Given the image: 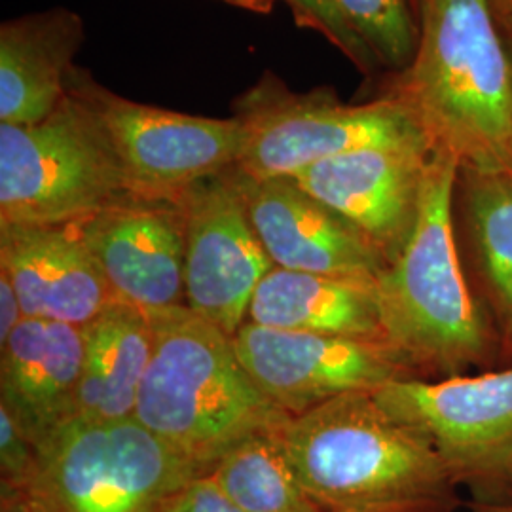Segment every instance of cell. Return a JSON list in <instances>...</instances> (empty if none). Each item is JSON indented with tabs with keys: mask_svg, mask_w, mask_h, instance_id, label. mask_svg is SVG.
<instances>
[{
	"mask_svg": "<svg viewBox=\"0 0 512 512\" xmlns=\"http://www.w3.org/2000/svg\"><path fill=\"white\" fill-rule=\"evenodd\" d=\"M164 512H243L222 492L213 476L198 475L188 480L167 503Z\"/></svg>",
	"mask_w": 512,
	"mask_h": 512,
	"instance_id": "25",
	"label": "cell"
},
{
	"mask_svg": "<svg viewBox=\"0 0 512 512\" xmlns=\"http://www.w3.org/2000/svg\"><path fill=\"white\" fill-rule=\"evenodd\" d=\"M114 302L139 310L184 304V220L173 202L129 196L74 222Z\"/></svg>",
	"mask_w": 512,
	"mask_h": 512,
	"instance_id": "13",
	"label": "cell"
},
{
	"mask_svg": "<svg viewBox=\"0 0 512 512\" xmlns=\"http://www.w3.org/2000/svg\"><path fill=\"white\" fill-rule=\"evenodd\" d=\"M184 220V304L234 336L274 262L256 236L232 169L177 200Z\"/></svg>",
	"mask_w": 512,
	"mask_h": 512,
	"instance_id": "10",
	"label": "cell"
},
{
	"mask_svg": "<svg viewBox=\"0 0 512 512\" xmlns=\"http://www.w3.org/2000/svg\"><path fill=\"white\" fill-rule=\"evenodd\" d=\"M281 440L323 512H456L458 482L439 454L370 391H353L289 421Z\"/></svg>",
	"mask_w": 512,
	"mask_h": 512,
	"instance_id": "2",
	"label": "cell"
},
{
	"mask_svg": "<svg viewBox=\"0 0 512 512\" xmlns=\"http://www.w3.org/2000/svg\"><path fill=\"white\" fill-rule=\"evenodd\" d=\"M239 116L249 126V141L236 169L253 179L294 177L355 148L429 141L414 116L387 95L344 105L327 92L291 95L258 88Z\"/></svg>",
	"mask_w": 512,
	"mask_h": 512,
	"instance_id": "8",
	"label": "cell"
},
{
	"mask_svg": "<svg viewBox=\"0 0 512 512\" xmlns=\"http://www.w3.org/2000/svg\"><path fill=\"white\" fill-rule=\"evenodd\" d=\"M109 135L129 194L177 202L196 183L238 167L249 141L247 122L203 118L135 103L97 86H80Z\"/></svg>",
	"mask_w": 512,
	"mask_h": 512,
	"instance_id": "9",
	"label": "cell"
},
{
	"mask_svg": "<svg viewBox=\"0 0 512 512\" xmlns=\"http://www.w3.org/2000/svg\"><path fill=\"white\" fill-rule=\"evenodd\" d=\"M256 236L275 268L376 283L387 262L342 215L291 177L253 179L232 169Z\"/></svg>",
	"mask_w": 512,
	"mask_h": 512,
	"instance_id": "14",
	"label": "cell"
},
{
	"mask_svg": "<svg viewBox=\"0 0 512 512\" xmlns=\"http://www.w3.org/2000/svg\"><path fill=\"white\" fill-rule=\"evenodd\" d=\"M497 25H499V31H501V35H503L505 46H507V50H509V55H511L512 59V16L497 18Z\"/></svg>",
	"mask_w": 512,
	"mask_h": 512,
	"instance_id": "29",
	"label": "cell"
},
{
	"mask_svg": "<svg viewBox=\"0 0 512 512\" xmlns=\"http://www.w3.org/2000/svg\"><path fill=\"white\" fill-rule=\"evenodd\" d=\"M82 23L71 12L14 19L0 31V124L46 120L69 95Z\"/></svg>",
	"mask_w": 512,
	"mask_h": 512,
	"instance_id": "18",
	"label": "cell"
},
{
	"mask_svg": "<svg viewBox=\"0 0 512 512\" xmlns=\"http://www.w3.org/2000/svg\"><path fill=\"white\" fill-rule=\"evenodd\" d=\"M209 475L243 512H323L296 475L281 429L239 442Z\"/></svg>",
	"mask_w": 512,
	"mask_h": 512,
	"instance_id": "21",
	"label": "cell"
},
{
	"mask_svg": "<svg viewBox=\"0 0 512 512\" xmlns=\"http://www.w3.org/2000/svg\"><path fill=\"white\" fill-rule=\"evenodd\" d=\"M355 35L393 73L408 69L420 44V14L414 0H332Z\"/></svg>",
	"mask_w": 512,
	"mask_h": 512,
	"instance_id": "22",
	"label": "cell"
},
{
	"mask_svg": "<svg viewBox=\"0 0 512 512\" xmlns=\"http://www.w3.org/2000/svg\"><path fill=\"white\" fill-rule=\"evenodd\" d=\"M0 270L25 317L86 327L114 302L73 224L0 226Z\"/></svg>",
	"mask_w": 512,
	"mask_h": 512,
	"instance_id": "15",
	"label": "cell"
},
{
	"mask_svg": "<svg viewBox=\"0 0 512 512\" xmlns=\"http://www.w3.org/2000/svg\"><path fill=\"white\" fill-rule=\"evenodd\" d=\"M84 327L25 317L0 346V406L35 444L76 416Z\"/></svg>",
	"mask_w": 512,
	"mask_h": 512,
	"instance_id": "17",
	"label": "cell"
},
{
	"mask_svg": "<svg viewBox=\"0 0 512 512\" xmlns=\"http://www.w3.org/2000/svg\"><path fill=\"white\" fill-rule=\"evenodd\" d=\"M433 152L429 141L370 145L311 165L291 179L349 220L389 266L420 217Z\"/></svg>",
	"mask_w": 512,
	"mask_h": 512,
	"instance_id": "12",
	"label": "cell"
},
{
	"mask_svg": "<svg viewBox=\"0 0 512 512\" xmlns=\"http://www.w3.org/2000/svg\"><path fill=\"white\" fill-rule=\"evenodd\" d=\"M133 418L207 475L234 446L293 420L241 365L232 336L186 306L154 311Z\"/></svg>",
	"mask_w": 512,
	"mask_h": 512,
	"instance_id": "4",
	"label": "cell"
},
{
	"mask_svg": "<svg viewBox=\"0 0 512 512\" xmlns=\"http://www.w3.org/2000/svg\"><path fill=\"white\" fill-rule=\"evenodd\" d=\"M2 512H52L31 492L2 494Z\"/></svg>",
	"mask_w": 512,
	"mask_h": 512,
	"instance_id": "27",
	"label": "cell"
},
{
	"mask_svg": "<svg viewBox=\"0 0 512 512\" xmlns=\"http://www.w3.org/2000/svg\"><path fill=\"white\" fill-rule=\"evenodd\" d=\"M300 25L319 31L330 44L355 63V67L366 74L378 73L382 67L374 54L366 48L365 42L355 35L348 21L338 12L332 0H285Z\"/></svg>",
	"mask_w": 512,
	"mask_h": 512,
	"instance_id": "23",
	"label": "cell"
},
{
	"mask_svg": "<svg viewBox=\"0 0 512 512\" xmlns=\"http://www.w3.org/2000/svg\"><path fill=\"white\" fill-rule=\"evenodd\" d=\"M458 165L435 148L414 232L376 281L385 344L416 380L499 368L494 330L459 255L452 217Z\"/></svg>",
	"mask_w": 512,
	"mask_h": 512,
	"instance_id": "1",
	"label": "cell"
},
{
	"mask_svg": "<svg viewBox=\"0 0 512 512\" xmlns=\"http://www.w3.org/2000/svg\"><path fill=\"white\" fill-rule=\"evenodd\" d=\"M241 365L293 418L353 391L416 380L384 342L245 323L232 336Z\"/></svg>",
	"mask_w": 512,
	"mask_h": 512,
	"instance_id": "11",
	"label": "cell"
},
{
	"mask_svg": "<svg viewBox=\"0 0 512 512\" xmlns=\"http://www.w3.org/2000/svg\"><path fill=\"white\" fill-rule=\"evenodd\" d=\"M494 10L495 18L512 16V0H486Z\"/></svg>",
	"mask_w": 512,
	"mask_h": 512,
	"instance_id": "30",
	"label": "cell"
},
{
	"mask_svg": "<svg viewBox=\"0 0 512 512\" xmlns=\"http://www.w3.org/2000/svg\"><path fill=\"white\" fill-rule=\"evenodd\" d=\"M37 448L29 492L52 512H164L202 475L135 418L74 416Z\"/></svg>",
	"mask_w": 512,
	"mask_h": 512,
	"instance_id": "6",
	"label": "cell"
},
{
	"mask_svg": "<svg viewBox=\"0 0 512 512\" xmlns=\"http://www.w3.org/2000/svg\"><path fill=\"white\" fill-rule=\"evenodd\" d=\"M376 401L420 435L478 505L512 501V366L397 380Z\"/></svg>",
	"mask_w": 512,
	"mask_h": 512,
	"instance_id": "7",
	"label": "cell"
},
{
	"mask_svg": "<svg viewBox=\"0 0 512 512\" xmlns=\"http://www.w3.org/2000/svg\"><path fill=\"white\" fill-rule=\"evenodd\" d=\"M384 95L459 164H512V59L486 0H421L418 52Z\"/></svg>",
	"mask_w": 512,
	"mask_h": 512,
	"instance_id": "3",
	"label": "cell"
},
{
	"mask_svg": "<svg viewBox=\"0 0 512 512\" xmlns=\"http://www.w3.org/2000/svg\"><path fill=\"white\" fill-rule=\"evenodd\" d=\"M452 217L465 272L494 330L499 368L512 366V164H459Z\"/></svg>",
	"mask_w": 512,
	"mask_h": 512,
	"instance_id": "16",
	"label": "cell"
},
{
	"mask_svg": "<svg viewBox=\"0 0 512 512\" xmlns=\"http://www.w3.org/2000/svg\"><path fill=\"white\" fill-rule=\"evenodd\" d=\"M414 4H416V8H418V14H420L421 0H414Z\"/></svg>",
	"mask_w": 512,
	"mask_h": 512,
	"instance_id": "32",
	"label": "cell"
},
{
	"mask_svg": "<svg viewBox=\"0 0 512 512\" xmlns=\"http://www.w3.org/2000/svg\"><path fill=\"white\" fill-rule=\"evenodd\" d=\"M129 196L109 135L82 95L69 90L38 124H0V226L74 224Z\"/></svg>",
	"mask_w": 512,
	"mask_h": 512,
	"instance_id": "5",
	"label": "cell"
},
{
	"mask_svg": "<svg viewBox=\"0 0 512 512\" xmlns=\"http://www.w3.org/2000/svg\"><path fill=\"white\" fill-rule=\"evenodd\" d=\"M84 334L86 361L76 416L92 420L133 418L154 346L150 313L112 302L84 327Z\"/></svg>",
	"mask_w": 512,
	"mask_h": 512,
	"instance_id": "20",
	"label": "cell"
},
{
	"mask_svg": "<svg viewBox=\"0 0 512 512\" xmlns=\"http://www.w3.org/2000/svg\"><path fill=\"white\" fill-rule=\"evenodd\" d=\"M25 319L18 293L10 281V277L0 270V346L6 344L10 334L18 329L19 323Z\"/></svg>",
	"mask_w": 512,
	"mask_h": 512,
	"instance_id": "26",
	"label": "cell"
},
{
	"mask_svg": "<svg viewBox=\"0 0 512 512\" xmlns=\"http://www.w3.org/2000/svg\"><path fill=\"white\" fill-rule=\"evenodd\" d=\"M220 2H226L234 8H243V10H251L256 14H268L272 10V4L274 0H220Z\"/></svg>",
	"mask_w": 512,
	"mask_h": 512,
	"instance_id": "28",
	"label": "cell"
},
{
	"mask_svg": "<svg viewBox=\"0 0 512 512\" xmlns=\"http://www.w3.org/2000/svg\"><path fill=\"white\" fill-rule=\"evenodd\" d=\"M471 512H512V501L511 503H501V505L471 503Z\"/></svg>",
	"mask_w": 512,
	"mask_h": 512,
	"instance_id": "31",
	"label": "cell"
},
{
	"mask_svg": "<svg viewBox=\"0 0 512 512\" xmlns=\"http://www.w3.org/2000/svg\"><path fill=\"white\" fill-rule=\"evenodd\" d=\"M247 323L384 342L376 283L274 268L251 300Z\"/></svg>",
	"mask_w": 512,
	"mask_h": 512,
	"instance_id": "19",
	"label": "cell"
},
{
	"mask_svg": "<svg viewBox=\"0 0 512 512\" xmlns=\"http://www.w3.org/2000/svg\"><path fill=\"white\" fill-rule=\"evenodd\" d=\"M38 448L14 416L0 406V478L2 494L29 492L37 471Z\"/></svg>",
	"mask_w": 512,
	"mask_h": 512,
	"instance_id": "24",
	"label": "cell"
}]
</instances>
